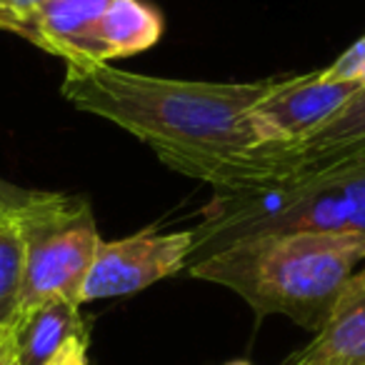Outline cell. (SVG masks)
<instances>
[{"label":"cell","instance_id":"cell-1","mask_svg":"<svg viewBox=\"0 0 365 365\" xmlns=\"http://www.w3.org/2000/svg\"><path fill=\"white\" fill-rule=\"evenodd\" d=\"M280 83L175 81L110 63H66L61 96L135 135L168 168L208 182L215 195H250L263 185L265 160L248 115Z\"/></svg>","mask_w":365,"mask_h":365},{"label":"cell","instance_id":"cell-2","mask_svg":"<svg viewBox=\"0 0 365 365\" xmlns=\"http://www.w3.org/2000/svg\"><path fill=\"white\" fill-rule=\"evenodd\" d=\"M360 263L365 235L295 230L230 243L190 263L188 273L233 290L258 318L285 315L320 333L335 318Z\"/></svg>","mask_w":365,"mask_h":365},{"label":"cell","instance_id":"cell-3","mask_svg":"<svg viewBox=\"0 0 365 365\" xmlns=\"http://www.w3.org/2000/svg\"><path fill=\"white\" fill-rule=\"evenodd\" d=\"M295 230L365 235V163L270 193L218 195L195 228L190 263L253 235Z\"/></svg>","mask_w":365,"mask_h":365},{"label":"cell","instance_id":"cell-4","mask_svg":"<svg viewBox=\"0 0 365 365\" xmlns=\"http://www.w3.org/2000/svg\"><path fill=\"white\" fill-rule=\"evenodd\" d=\"M16 223L26 250L21 313L48 300L81 305L83 285L103 243L91 200L38 190Z\"/></svg>","mask_w":365,"mask_h":365},{"label":"cell","instance_id":"cell-5","mask_svg":"<svg viewBox=\"0 0 365 365\" xmlns=\"http://www.w3.org/2000/svg\"><path fill=\"white\" fill-rule=\"evenodd\" d=\"M195 228L158 233L140 230L118 240H103L83 285L81 305L140 293L188 268L195 253Z\"/></svg>","mask_w":365,"mask_h":365},{"label":"cell","instance_id":"cell-6","mask_svg":"<svg viewBox=\"0 0 365 365\" xmlns=\"http://www.w3.org/2000/svg\"><path fill=\"white\" fill-rule=\"evenodd\" d=\"M268 158L270 178L263 193L318 180L365 163V88L305 140L295 145H268Z\"/></svg>","mask_w":365,"mask_h":365},{"label":"cell","instance_id":"cell-7","mask_svg":"<svg viewBox=\"0 0 365 365\" xmlns=\"http://www.w3.org/2000/svg\"><path fill=\"white\" fill-rule=\"evenodd\" d=\"M358 91H363V86L330 81L323 71L283 78V83L250 110V128L260 145H295L328 123Z\"/></svg>","mask_w":365,"mask_h":365},{"label":"cell","instance_id":"cell-8","mask_svg":"<svg viewBox=\"0 0 365 365\" xmlns=\"http://www.w3.org/2000/svg\"><path fill=\"white\" fill-rule=\"evenodd\" d=\"M108 6L110 0H51L16 28V36L66 63H88L91 33Z\"/></svg>","mask_w":365,"mask_h":365},{"label":"cell","instance_id":"cell-9","mask_svg":"<svg viewBox=\"0 0 365 365\" xmlns=\"http://www.w3.org/2000/svg\"><path fill=\"white\" fill-rule=\"evenodd\" d=\"M163 16L148 0H110L88 43V63H110L153 48L163 36Z\"/></svg>","mask_w":365,"mask_h":365},{"label":"cell","instance_id":"cell-10","mask_svg":"<svg viewBox=\"0 0 365 365\" xmlns=\"http://www.w3.org/2000/svg\"><path fill=\"white\" fill-rule=\"evenodd\" d=\"M283 365H365V268L355 273L335 318Z\"/></svg>","mask_w":365,"mask_h":365},{"label":"cell","instance_id":"cell-11","mask_svg":"<svg viewBox=\"0 0 365 365\" xmlns=\"http://www.w3.org/2000/svg\"><path fill=\"white\" fill-rule=\"evenodd\" d=\"M81 308L71 300H48L23 310L13 323L18 365H46L73 338H88L91 328Z\"/></svg>","mask_w":365,"mask_h":365},{"label":"cell","instance_id":"cell-12","mask_svg":"<svg viewBox=\"0 0 365 365\" xmlns=\"http://www.w3.org/2000/svg\"><path fill=\"white\" fill-rule=\"evenodd\" d=\"M26 250L18 223L0 225V325H13L21 315Z\"/></svg>","mask_w":365,"mask_h":365},{"label":"cell","instance_id":"cell-13","mask_svg":"<svg viewBox=\"0 0 365 365\" xmlns=\"http://www.w3.org/2000/svg\"><path fill=\"white\" fill-rule=\"evenodd\" d=\"M323 76L330 81H348L365 88V33L348 51L340 53L328 68H323Z\"/></svg>","mask_w":365,"mask_h":365},{"label":"cell","instance_id":"cell-14","mask_svg":"<svg viewBox=\"0 0 365 365\" xmlns=\"http://www.w3.org/2000/svg\"><path fill=\"white\" fill-rule=\"evenodd\" d=\"M38 195V190L33 188H23L16 182L0 178V225L13 223L18 218L26 205H31V200Z\"/></svg>","mask_w":365,"mask_h":365},{"label":"cell","instance_id":"cell-15","mask_svg":"<svg viewBox=\"0 0 365 365\" xmlns=\"http://www.w3.org/2000/svg\"><path fill=\"white\" fill-rule=\"evenodd\" d=\"M46 3L51 0H0V31L16 33V28Z\"/></svg>","mask_w":365,"mask_h":365},{"label":"cell","instance_id":"cell-16","mask_svg":"<svg viewBox=\"0 0 365 365\" xmlns=\"http://www.w3.org/2000/svg\"><path fill=\"white\" fill-rule=\"evenodd\" d=\"M46 365H91L88 363V338H73Z\"/></svg>","mask_w":365,"mask_h":365},{"label":"cell","instance_id":"cell-17","mask_svg":"<svg viewBox=\"0 0 365 365\" xmlns=\"http://www.w3.org/2000/svg\"><path fill=\"white\" fill-rule=\"evenodd\" d=\"M0 365H18L16 330H13V325H0Z\"/></svg>","mask_w":365,"mask_h":365},{"label":"cell","instance_id":"cell-18","mask_svg":"<svg viewBox=\"0 0 365 365\" xmlns=\"http://www.w3.org/2000/svg\"><path fill=\"white\" fill-rule=\"evenodd\" d=\"M225 365H250L248 360H233V363H225Z\"/></svg>","mask_w":365,"mask_h":365}]
</instances>
